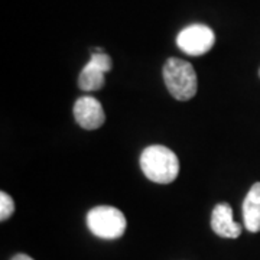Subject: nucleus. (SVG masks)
<instances>
[{"mask_svg":"<svg viewBox=\"0 0 260 260\" xmlns=\"http://www.w3.org/2000/svg\"><path fill=\"white\" fill-rule=\"evenodd\" d=\"M140 168L145 177L156 184H171L179 175L178 156L162 145H152L142 152Z\"/></svg>","mask_w":260,"mask_h":260,"instance_id":"obj_1","label":"nucleus"},{"mask_svg":"<svg viewBox=\"0 0 260 260\" xmlns=\"http://www.w3.org/2000/svg\"><path fill=\"white\" fill-rule=\"evenodd\" d=\"M164 81L168 91L179 102L191 100L197 94L198 80L192 65L179 58H169L164 65Z\"/></svg>","mask_w":260,"mask_h":260,"instance_id":"obj_2","label":"nucleus"},{"mask_svg":"<svg viewBox=\"0 0 260 260\" xmlns=\"http://www.w3.org/2000/svg\"><path fill=\"white\" fill-rule=\"evenodd\" d=\"M87 227L95 237L104 240H116L126 232V217L112 205L94 207L87 214Z\"/></svg>","mask_w":260,"mask_h":260,"instance_id":"obj_3","label":"nucleus"},{"mask_svg":"<svg viewBox=\"0 0 260 260\" xmlns=\"http://www.w3.org/2000/svg\"><path fill=\"white\" fill-rule=\"evenodd\" d=\"M215 44V34L207 25L194 23L184 28L177 37L178 48L186 55L200 56L207 54Z\"/></svg>","mask_w":260,"mask_h":260,"instance_id":"obj_4","label":"nucleus"},{"mask_svg":"<svg viewBox=\"0 0 260 260\" xmlns=\"http://www.w3.org/2000/svg\"><path fill=\"white\" fill-rule=\"evenodd\" d=\"M74 117L75 121L85 130L99 129L106 120L102 103L91 95H84L75 102Z\"/></svg>","mask_w":260,"mask_h":260,"instance_id":"obj_5","label":"nucleus"},{"mask_svg":"<svg viewBox=\"0 0 260 260\" xmlns=\"http://www.w3.org/2000/svg\"><path fill=\"white\" fill-rule=\"evenodd\" d=\"M211 229L217 236L224 239H237L242 234V225L233 220V210L227 203H220L214 207Z\"/></svg>","mask_w":260,"mask_h":260,"instance_id":"obj_6","label":"nucleus"},{"mask_svg":"<svg viewBox=\"0 0 260 260\" xmlns=\"http://www.w3.org/2000/svg\"><path fill=\"white\" fill-rule=\"evenodd\" d=\"M243 220L249 232H260V182L253 184L243 201Z\"/></svg>","mask_w":260,"mask_h":260,"instance_id":"obj_7","label":"nucleus"},{"mask_svg":"<svg viewBox=\"0 0 260 260\" xmlns=\"http://www.w3.org/2000/svg\"><path fill=\"white\" fill-rule=\"evenodd\" d=\"M106 73L93 62H87L78 77V87L84 91H97L102 90L106 83Z\"/></svg>","mask_w":260,"mask_h":260,"instance_id":"obj_8","label":"nucleus"},{"mask_svg":"<svg viewBox=\"0 0 260 260\" xmlns=\"http://www.w3.org/2000/svg\"><path fill=\"white\" fill-rule=\"evenodd\" d=\"M13 211H15V203H13L12 197L6 194L5 191H2L0 192V220L2 221L9 220Z\"/></svg>","mask_w":260,"mask_h":260,"instance_id":"obj_9","label":"nucleus"},{"mask_svg":"<svg viewBox=\"0 0 260 260\" xmlns=\"http://www.w3.org/2000/svg\"><path fill=\"white\" fill-rule=\"evenodd\" d=\"M90 62H93L94 65H97V67H99L100 70H103L104 73L112 71V68H113L112 58L107 55L104 51H103V52H91Z\"/></svg>","mask_w":260,"mask_h":260,"instance_id":"obj_10","label":"nucleus"},{"mask_svg":"<svg viewBox=\"0 0 260 260\" xmlns=\"http://www.w3.org/2000/svg\"><path fill=\"white\" fill-rule=\"evenodd\" d=\"M12 260H34L30 256H28V254H23V253H20V254H16L15 257Z\"/></svg>","mask_w":260,"mask_h":260,"instance_id":"obj_11","label":"nucleus"},{"mask_svg":"<svg viewBox=\"0 0 260 260\" xmlns=\"http://www.w3.org/2000/svg\"><path fill=\"white\" fill-rule=\"evenodd\" d=\"M259 77H260V70H259Z\"/></svg>","mask_w":260,"mask_h":260,"instance_id":"obj_12","label":"nucleus"}]
</instances>
